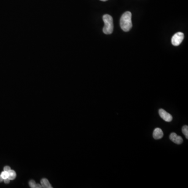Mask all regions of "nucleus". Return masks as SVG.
Returning <instances> with one entry per match:
<instances>
[{"mask_svg":"<svg viewBox=\"0 0 188 188\" xmlns=\"http://www.w3.org/2000/svg\"><path fill=\"white\" fill-rule=\"evenodd\" d=\"M132 14L130 12H126L123 13L120 18V26L124 31L128 32L132 28Z\"/></svg>","mask_w":188,"mask_h":188,"instance_id":"f257e3e1","label":"nucleus"},{"mask_svg":"<svg viewBox=\"0 0 188 188\" xmlns=\"http://www.w3.org/2000/svg\"><path fill=\"white\" fill-rule=\"evenodd\" d=\"M103 18L105 23L103 28V33L106 34H112L114 31V21L112 17L109 15L105 14Z\"/></svg>","mask_w":188,"mask_h":188,"instance_id":"f03ea898","label":"nucleus"},{"mask_svg":"<svg viewBox=\"0 0 188 188\" xmlns=\"http://www.w3.org/2000/svg\"><path fill=\"white\" fill-rule=\"evenodd\" d=\"M184 39V34L181 32H178L174 34L172 39V43L175 46H178L181 44Z\"/></svg>","mask_w":188,"mask_h":188,"instance_id":"7ed1b4c3","label":"nucleus"},{"mask_svg":"<svg viewBox=\"0 0 188 188\" xmlns=\"http://www.w3.org/2000/svg\"><path fill=\"white\" fill-rule=\"evenodd\" d=\"M158 112L160 117L164 121L166 122H171L172 120V116L163 109H160Z\"/></svg>","mask_w":188,"mask_h":188,"instance_id":"20e7f679","label":"nucleus"},{"mask_svg":"<svg viewBox=\"0 0 188 188\" xmlns=\"http://www.w3.org/2000/svg\"><path fill=\"white\" fill-rule=\"evenodd\" d=\"M169 139L170 140L174 142V143L177 144H181L183 142V139L182 137L180 136H178L177 134L175 133H172L169 136Z\"/></svg>","mask_w":188,"mask_h":188,"instance_id":"39448f33","label":"nucleus"},{"mask_svg":"<svg viewBox=\"0 0 188 188\" xmlns=\"http://www.w3.org/2000/svg\"><path fill=\"white\" fill-rule=\"evenodd\" d=\"M153 136V138L155 139H161L163 138L164 136V133L161 128H157L154 130Z\"/></svg>","mask_w":188,"mask_h":188,"instance_id":"423d86ee","label":"nucleus"},{"mask_svg":"<svg viewBox=\"0 0 188 188\" xmlns=\"http://www.w3.org/2000/svg\"><path fill=\"white\" fill-rule=\"evenodd\" d=\"M41 185H42V188H52V186L50 185V183L48 181V180L45 178H42L41 180Z\"/></svg>","mask_w":188,"mask_h":188,"instance_id":"0eeeda50","label":"nucleus"},{"mask_svg":"<svg viewBox=\"0 0 188 188\" xmlns=\"http://www.w3.org/2000/svg\"><path fill=\"white\" fill-rule=\"evenodd\" d=\"M8 172H9V178L10 179V180H14L16 177V172H15L14 170H12V169Z\"/></svg>","mask_w":188,"mask_h":188,"instance_id":"6e6552de","label":"nucleus"},{"mask_svg":"<svg viewBox=\"0 0 188 188\" xmlns=\"http://www.w3.org/2000/svg\"><path fill=\"white\" fill-rule=\"evenodd\" d=\"M182 132L183 134L185 135L186 138L188 139V125H185L182 128Z\"/></svg>","mask_w":188,"mask_h":188,"instance_id":"1a4fd4ad","label":"nucleus"},{"mask_svg":"<svg viewBox=\"0 0 188 188\" xmlns=\"http://www.w3.org/2000/svg\"><path fill=\"white\" fill-rule=\"evenodd\" d=\"M1 175L2 176V178H3V179L7 178H9V172L4 171V172H2V173H1Z\"/></svg>","mask_w":188,"mask_h":188,"instance_id":"9d476101","label":"nucleus"},{"mask_svg":"<svg viewBox=\"0 0 188 188\" xmlns=\"http://www.w3.org/2000/svg\"><path fill=\"white\" fill-rule=\"evenodd\" d=\"M29 185L31 188H35V186H36V183H35V181L34 180H31L29 182Z\"/></svg>","mask_w":188,"mask_h":188,"instance_id":"9b49d317","label":"nucleus"},{"mask_svg":"<svg viewBox=\"0 0 188 188\" xmlns=\"http://www.w3.org/2000/svg\"><path fill=\"white\" fill-rule=\"evenodd\" d=\"M11 167L8 166H5L4 167V171H6V172H9V170H11Z\"/></svg>","mask_w":188,"mask_h":188,"instance_id":"f8f14e48","label":"nucleus"},{"mask_svg":"<svg viewBox=\"0 0 188 188\" xmlns=\"http://www.w3.org/2000/svg\"><path fill=\"white\" fill-rule=\"evenodd\" d=\"M3 181L5 183L8 184V183H9V182H10V179H9V178H6V179H4Z\"/></svg>","mask_w":188,"mask_h":188,"instance_id":"ddd939ff","label":"nucleus"},{"mask_svg":"<svg viewBox=\"0 0 188 188\" xmlns=\"http://www.w3.org/2000/svg\"><path fill=\"white\" fill-rule=\"evenodd\" d=\"M42 188V185H39V184H36V186H35V188Z\"/></svg>","mask_w":188,"mask_h":188,"instance_id":"4468645a","label":"nucleus"},{"mask_svg":"<svg viewBox=\"0 0 188 188\" xmlns=\"http://www.w3.org/2000/svg\"><path fill=\"white\" fill-rule=\"evenodd\" d=\"M3 178H2V176H1V175H0V183H1V182H2V181H3Z\"/></svg>","mask_w":188,"mask_h":188,"instance_id":"2eb2a0df","label":"nucleus"},{"mask_svg":"<svg viewBox=\"0 0 188 188\" xmlns=\"http://www.w3.org/2000/svg\"><path fill=\"white\" fill-rule=\"evenodd\" d=\"M100 1H104V2H105V1H107L108 0H100Z\"/></svg>","mask_w":188,"mask_h":188,"instance_id":"dca6fc26","label":"nucleus"}]
</instances>
